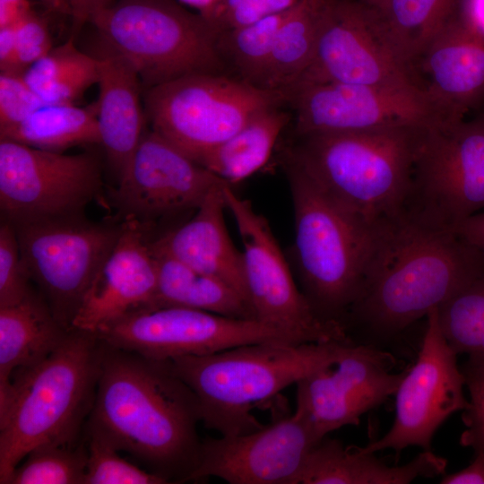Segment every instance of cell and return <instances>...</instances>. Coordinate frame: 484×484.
Returning <instances> with one entry per match:
<instances>
[{
  "mask_svg": "<svg viewBox=\"0 0 484 484\" xmlns=\"http://www.w3.org/2000/svg\"><path fill=\"white\" fill-rule=\"evenodd\" d=\"M91 23L102 48L135 69L143 91L191 74H227L216 48L218 33L176 0H119Z\"/></svg>",
  "mask_w": 484,
  "mask_h": 484,
  "instance_id": "52a82bcc",
  "label": "cell"
},
{
  "mask_svg": "<svg viewBox=\"0 0 484 484\" xmlns=\"http://www.w3.org/2000/svg\"><path fill=\"white\" fill-rule=\"evenodd\" d=\"M462 2L391 0L384 13H377L394 48L415 73L431 41L460 14Z\"/></svg>",
  "mask_w": 484,
  "mask_h": 484,
  "instance_id": "f546056e",
  "label": "cell"
},
{
  "mask_svg": "<svg viewBox=\"0 0 484 484\" xmlns=\"http://www.w3.org/2000/svg\"><path fill=\"white\" fill-rule=\"evenodd\" d=\"M97 102L44 105L22 122L0 129V139L33 148L60 151L81 144H100Z\"/></svg>",
  "mask_w": 484,
  "mask_h": 484,
  "instance_id": "f1b7e54d",
  "label": "cell"
},
{
  "mask_svg": "<svg viewBox=\"0 0 484 484\" xmlns=\"http://www.w3.org/2000/svg\"><path fill=\"white\" fill-rule=\"evenodd\" d=\"M301 0H220L205 19L219 34L289 10Z\"/></svg>",
  "mask_w": 484,
  "mask_h": 484,
  "instance_id": "74e56055",
  "label": "cell"
},
{
  "mask_svg": "<svg viewBox=\"0 0 484 484\" xmlns=\"http://www.w3.org/2000/svg\"><path fill=\"white\" fill-rule=\"evenodd\" d=\"M69 331L33 289L21 302L0 307V395L15 375L52 353Z\"/></svg>",
  "mask_w": 484,
  "mask_h": 484,
  "instance_id": "d4e9b609",
  "label": "cell"
},
{
  "mask_svg": "<svg viewBox=\"0 0 484 484\" xmlns=\"http://www.w3.org/2000/svg\"><path fill=\"white\" fill-rule=\"evenodd\" d=\"M327 82L423 89L379 14L360 0L329 1L314 58L295 83Z\"/></svg>",
  "mask_w": 484,
  "mask_h": 484,
  "instance_id": "9a60e30c",
  "label": "cell"
},
{
  "mask_svg": "<svg viewBox=\"0 0 484 484\" xmlns=\"http://www.w3.org/2000/svg\"><path fill=\"white\" fill-rule=\"evenodd\" d=\"M46 105L23 73H0V129L13 126Z\"/></svg>",
  "mask_w": 484,
  "mask_h": 484,
  "instance_id": "f35d334b",
  "label": "cell"
},
{
  "mask_svg": "<svg viewBox=\"0 0 484 484\" xmlns=\"http://www.w3.org/2000/svg\"><path fill=\"white\" fill-rule=\"evenodd\" d=\"M484 211V127L463 119L429 126L419 149L405 213L454 231Z\"/></svg>",
  "mask_w": 484,
  "mask_h": 484,
  "instance_id": "30bf717a",
  "label": "cell"
},
{
  "mask_svg": "<svg viewBox=\"0 0 484 484\" xmlns=\"http://www.w3.org/2000/svg\"><path fill=\"white\" fill-rule=\"evenodd\" d=\"M103 192L96 153L64 154L0 139V209L10 223L84 214Z\"/></svg>",
  "mask_w": 484,
  "mask_h": 484,
  "instance_id": "8fae6325",
  "label": "cell"
},
{
  "mask_svg": "<svg viewBox=\"0 0 484 484\" xmlns=\"http://www.w3.org/2000/svg\"><path fill=\"white\" fill-rule=\"evenodd\" d=\"M319 442L297 405L293 414L252 432L202 439L200 461L189 481L216 477L230 484H297Z\"/></svg>",
  "mask_w": 484,
  "mask_h": 484,
  "instance_id": "d6986e66",
  "label": "cell"
},
{
  "mask_svg": "<svg viewBox=\"0 0 484 484\" xmlns=\"http://www.w3.org/2000/svg\"><path fill=\"white\" fill-rule=\"evenodd\" d=\"M415 72L447 118L463 119L484 99V30L460 13L431 41Z\"/></svg>",
  "mask_w": 484,
  "mask_h": 484,
  "instance_id": "44dd1931",
  "label": "cell"
},
{
  "mask_svg": "<svg viewBox=\"0 0 484 484\" xmlns=\"http://www.w3.org/2000/svg\"><path fill=\"white\" fill-rule=\"evenodd\" d=\"M460 367L469 400L462 414L464 430L459 443L475 453H484V360L468 358Z\"/></svg>",
  "mask_w": 484,
  "mask_h": 484,
  "instance_id": "8d00e7d4",
  "label": "cell"
},
{
  "mask_svg": "<svg viewBox=\"0 0 484 484\" xmlns=\"http://www.w3.org/2000/svg\"><path fill=\"white\" fill-rule=\"evenodd\" d=\"M13 26L15 54L8 72L24 73L30 65L52 49V39L46 20L32 9Z\"/></svg>",
  "mask_w": 484,
  "mask_h": 484,
  "instance_id": "ab89813d",
  "label": "cell"
},
{
  "mask_svg": "<svg viewBox=\"0 0 484 484\" xmlns=\"http://www.w3.org/2000/svg\"><path fill=\"white\" fill-rule=\"evenodd\" d=\"M143 105L151 129L197 162L259 113L286 106V99L228 74L196 73L144 90Z\"/></svg>",
  "mask_w": 484,
  "mask_h": 484,
  "instance_id": "ba28073f",
  "label": "cell"
},
{
  "mask_svg": "<svg viewBox=\"0 0 484 484\" xmlns=\"http://www.w3.org/2000/svg\"><path fill=\"white\" fill-rule=\"evenodd\" d=\"M15 54L14 26L0 28V69L1 72L11 70Z\"/></svg>",
  "mask_w": 484,
  "mask_h": 484,
  "instance_id": "f6af8a7d",
  "label": "cell"
},
{
  "mask_svg": "<svg viewBox=\"0 0 484 484\" xmlns=\"http://www.w3.org/2000/svg\"><path fill=\"white\" fill-rule=\"evenodd\" d=\"M13 471L9 484H83L87 446L49 444L38 446Z\"/></svg>",
  "mask_w": 484,
  "mask_h": 484,
  "instance_id": "836d02e7",
  "label": "cell"
},
{
  "mask_svg": "<svg viewBox=\"0 0 484 484\" xmlns=\"http://www.w3.org/2000/svg\"><path fill=\"white\" fill-rule=\"evenodd\" d=\"M447 461L424 450L408 463L389 466L375 453L324 437L310 451L297 484H409L445 473Z\"/></svg>",
  "mask_w": 484,
  "mask_h": 484,
  "instance_id": "cb8c5ba5",
  "label": "cell"
},
{
  "mask_svg": "<svg viewBox=\"0 0 484 484\" xmlns=\"http://www.w3.org/2000/svg\"><path fill=\"white\" fill-rule=\"evenodd\" d=\"M105 343L153 360L203 356L258 342H299L258 320L181 307L139 310L95 333Z\"/></svg>",
  "mask_w": 484,
  "mask_h": 484,
  "instance_id": "5bb4252c",
  "label": "cell"
},
{
  "mask_svg": "<svg viewBox=\"0 0 484 484\" xmlns=\"http://www.w3.org/2000/svg\"><path fill=\"white\" fill-rule=\"evenodd\" d=\"M73 32L77 33L84 24L102 10L115 3L114 0H69Z\"/></svg>",
  "mask_w": 484,
  "mask_h": 484,
  "instance_id": "60d3db41",
  "label": "cell"
},
{
  "mask_svg": "<svg viewBox=\"0 0 484 484\" xmlns=\"http://www.w3.org/2000/svg\"><path fill=\"white\" fill-rule=\"evenodd\" d=\"M329 1L301 0L290 9L276 34L260 88L282 91L303 75L314 58Z\"/></svg>",
  "mask_w": 484,
  "mask_h": 484,
  "instance_id": "83f0119b",
  "label": "cell"
},
{
  "mask_svg": "<svg viewBox=\"0 0 484 484\" xmlns=\"http://www.w3.org/2000/svg\"><path fill=\"white\" fill-rule=\"evenodd\" d=\"M291 192L301 291L324 321L343 325L366 289L377 229L351 215L297 164L281 157Z\"/></svg>",
  "mask_w": 484,
  "mask_h": 484,
  "instance_id": "8992f818",
  "label": "cell"
},
{
  "mask_svg": "<svg viewBox=\"0 0 484 484\" xmlns=\"http://www.w3.org/2000/svg\"><path fill=\"white\" fill-rule=\"evenodd\" d=\"M351 341L258 342L161 361L195 393L204 427L234 436L263 428L254 407L333 366Z\"/></svg>",
  "mask_w": 484,
  "mask_h": 484,
  "instance_id": "5b68a950",
  "label": "cell"
},
{
  "mask_svg": "<svg viewBox=\"0 0 484 484\" xmlns=\"http://www.w3.org/2000/svg\"><path fill=\"white\" fill-rule=\"evenodd\" d=\"M282 92L293 135L391 126H432L448 119L420 88L298 82Z\"/></svg>",
  "mask_w": 484,
  "mask_h": 484,
  "instance_id": "4fadbf2b",
  "label": "cell"
},
{
  "mask_svg": "<svg viewBox=\"0 0 484 484\" xmlns=\"http://www.w3.org/2000/svg\"><path fill=\"white\" fill-rule=\"evenodd\" d=\"M23 76L45 104H73L99 80V60L82 52L73 39L30 65Z\"/></svg>",
  "mask_w": 484,
  "mask_h": 484,
  "instance_id": "4dcf8cb0",
  "label": "cell"
},
{
  "mask_svg": "<svg viewBox=\"0 0 484 484\" xmlns=\"http://www.w3.org/2000/svg\"><path fill=\"white\" fill-rule=\"evenodd\" d=\"M97 119L107 160L117 181L136 151L148 122L141 101L143 91L132 65L121 56L101 48Z\"/></svg>",
  "mask_w": 484,
  "mask_h": 484,
  "instance_id": "603a6c76",
  "label": "cell"
},
{
  "mask_svg": "<svg viewBox=\"0 0 484 484\" xmlns=\"http://www.w3.org/2000/svg\"><path fill=\"white\" fill-rule=\"evenodd\" d=\"M223 195L242 239L246 290L256 319L302 343L351 341L342 324L315 314L292 277L268 220L233 186H224Z\"/></svg>",
  "mask_w": 484,
  "mask_h": 484,
  "instance_id": "7c38bea8",
  "label": "cell"
},
{
  "mask_svg": "<svg viewBox=\"0 0 484 484\" xmlns=\"http://www.w3.org/2000/svg\"><path fill=\"white\" fill-rule=\"evenodd\" d=\"M22 264L13 226L2 220L0 226V307L21 302L32 290Z\"/></svg>",
  "mask_w": 484,
  "mask_h": 484,
  "instance_id": "d590c367",
  "label": "cell"
},
{
  "mask_svg": "<svg viewBox=\"0 0 484 484\" xmlns=\"http://www.w3.org/2000/svg\"><path fill=\"white\" fill-rule=\"evenodd\" d=\"M438 321L457 355L484 360V272L438 307Z\"/></svg>",
  "mask_w": 484,
  "mask_h": 484,
  "instance_id": "d6a6232c",
  "label": "cell"
},
{
  "mask_svg": "<svg viewBox=\"0 0 484 484\" xmlns=\"http://www.w3.org/2000/svg\"><path fill=\"white\" fill-rule=\"evenodd\" d=\"M22 264L56 320L67 330L98 271L115 246L120 222H94L84 214L11 223Z\"/></svg>",
  "mask_w": 484,
  "mask_h": 484,
  "instance_id": "9c48e42d",
  "label": "cell"
},
{
  "mask_svg": "<svg viewBox=\"0 0 484 484\" xmlns=\"http://www.w3.org/2000/svg\"><path fill=\"white\" fill-rule=\"evenodd\" d=\"M429 126H391L294 136L284 157L334 202L377 229L405 213L415 160Z\"/></svg>",
  "mask_w": 484,
  "mask_h": 484,
  "instance_id": "3957f363",
  "label": "cell"
},
{
  "mask_svg": "<svg viewBox=\"0 0 484 484\" xmlns=\"http://www.w3.org/2000/svg\"><path fill=\"white\" fill-rule=\"evenodd\" d=\"M150 243L158 276L155 308L181 307L231 318L257 320L252 306L233 288L193 270Z\"/></svg>",
  "mask_w": 484,
  "mask_h": 484,
  "instance_id": "484cf974",
  "label": "cell"
},
{
  "mask_svg": "<svg viewBox=\"0 0 484 484\" xmlns=\"http://www.w3.org/2000/svg\"><path fill=\"white\" fill-rule=\"evenodd\" d=\"M225 184L147 129L117 186L108 195L122 221L135 220L147 228L159 220L195 212L213 188Z\"/></svg>",
  "mask_w": 484,
  "mask_h": 484,
  "instance_id": "e0dca14e",
  "label": "cell"
},
{
  "mask_svg": "<svg viewBox=\"0 0 484 484\" xmlns=\"http://www.w3.org/2000/svg\"><path fill=\"white\" fill-rule=\"evenodd\" d=\"M146 228L123 220L121 234L88 288L72 327L95 333L118 319L155 308L157 265Z\"/></svg>",
  "mask_w": 484,
  "mask_h": 484,
  "instance_id": "ffe728a7",
  "label": "cell"
},
{
  "mask_svg": "<svg viewBox=\"0 0 484 484\" xmlns=\"http://www.w3.org/2000/svg\"><path fill=\"white\" fill-rule=\"evenodd\" d=\"M427 324L414 364L406 369L395 395V416L385 435L365 446L364 452L393 449L397 454L410 446L431 450L438 428L468 405L465 381L457 354L447 342L438 321V307Z\"/></svg>",
  "mask_w": 484,
  "mask_h": 484,
  "instance_id": "2e32d148",
  "label": "cell"
},
{
  "mask_svg": "<svg viewBox=\"0 0 484 484\" xmlns=\"http://www.w3.org/2000/svg\"><path fill=\"white\" fill-rule=\"evenodd\" d=\"M284 107L259 113L197 163L231 186L249 177L267 163L281 134L290 123L291 113Z\"/></svg>",
  "mask_w": 484,
  "mask_h": 484,
  "instance_id": "4316f807",
  "label": "cell"
},
{
  "mask_svg": "<svg viewBox=\"0 0 484 484\" xmlns=\"http://www.w3.org/2000/svg\"><path fill=\"white\" fill-rule=\"evenodd\" d=\"M200 421L195 393L163 361L105 343L87 430L169 483L186 482L200 461Z\"/></svg>",
  "mask_w": 484,
  "mask_h": 484,
  "instance_id": "6da1fadb",
  "label": "cell"
},
{
  "mask_svg": "<svg viewBox=\"0 0 484 484\" xmlns=\"http://www.w3.org/2000/svg\"><path fill=\"white\" fill-rule=\"evenodd\" d=\"M226 185L213 188L189 220L151 243L193 270L225 282L250 304L243 252L232 243L224 222Z\"/></svg>",
  "mask_w": 484,
  "mask_h": 484,
  "instance_id": "7402d4cb",
  "label": "cell"
},
{
  "mask_svg": "<svg viewBox=\"0 0 484 484\" xmlns=\"http://www.w3.org/2000/svg\"><path fill=\"white\" fill-rule=\"evenodd\" d=\"M484 272V253L454 231L406 213L377 229L366 289L343 325L387 339L408 329Z\"/></svg>",
  "mask_w": 484,
  "mask_h": 484,
  "instance_id": "7a4b0ae2",
  "label": "cell"
},
{
  "mask_svg": "<svg viewBox=\"0 0 484 484\" xmlns=\"http://www.w3.org/2000/svg\"><path fill=\"white\" fill-rule=\"evenodd\" d=\"M290 9L218 34L216 48L228 75L259 87L276 34Z\"/></svg>",
  "mask_w": 484,
  "mask_h": 484,
  "instance_id": "1f68e13d",
  "label": "cell"
},
{
  "mask_svg": "<svg viewBox=\"0 0 484 484\" xmlns=\"http://www.w3.org/2000/svg\"><path fill=\"white\" fill-rule=\"evenodd\" d=\"M395 358L371 344H348L337 362L298 381L297 405L321 441L394 395L406 370L392 373Z\"/></svg>",
  "mask_w": 484,
  "mask_h": 484,
  "instance_id": "ac0fdd59",
  "label": "cell"
},
{
  "mask_svg": "<svg viewBox=\"0 0 484 484\" xmlns=\"http://www.w3.org/2000/svg\"><path fill=\"white\" fill-rule=\"evenodd\" d=\"M83 484H164L163 478L121 457L114 445L88 430Z\"/></svg>",
  "mask_w": 484,
  "mask_h": 484,
  "instance_id": "e575fe53",
  "label": "cell"
},
{
  "mask_svg": "<svg viewBox=\"0 0 484 484\" xmlns=\"http://www.w3.org/2000/svg\"><path fill=\"white\" fill-rule=\"evenodd\" d=\"M484 127V118L478 121Z\"/></svg>",
  "mask_w": 484,
  "mask_h": 484,
  "instance_id": "c3c4849f",
  "label": "cell"
},
{
  "mask_svg": "<svg viewBox=\"0 0 484 484\" xmlns=\"http://www.w3.org/2000/svg\"><path fill=\"white\" fill-rule=\"evenodd\" d=\"M30 10L28 0H0V28L16 23Z\"/></svg>",
  "mask_w": 484,
  "mask_h": 484,
  "instance_id": "ee69618b",
  "label": "cell"
},
{
  "mask_svg": "<svg viewBox=\"0 0 484 484\" xmlns=\"http://www.w3.org/2000/svg\"><path fill=\"white\" fill-rule=\"evenodd\" d=\"M180 4L192 7L206 19L220 0H177Z\"/></svg>",
  "mask_w": 484,
  "mask_h": 484,
  "instance_id": "bcb514c9",
  "label": "cell"
},
{
  "mask_svg": "<svg viewBox=\"0 0 484 484\" xmlns=\"http://www.w3.org/2000/svg\"><path fill=\"white\" fill-rule=\"evenodd\" d=\"M441 484H484V453H475L473 461L465 468L444 474Z\"/></svg>",
  "mask_w": 484,
  "mask_h": 484,
  "instance_id": "b9f144b4",
  "label": "cell"
},
{
  "mask_svg": "<svg viewBox=\"0 0 484 484\" xmlns=\"http://www.w3.org/2000/svg\"><path fill=\"white\" fill-rule=\"evenodd\" d=\"M50 12L61 15H71L69 0H39Z\"/></svg>",
  "mask_w": 484,
  "mask_h": 484,
  "instance_id": "7dc6e473",
  "label": "cell"
},
{
  "mask_svg": "<svg viewBox=\"0 0 484 484\" xmlns=\"http://www.w3.org/2000/svg\"><path fill=\"white\" fill-rule=\"evenodd\" d=\"M454 232L484 253V211L463 220Z\"/></svg>",
  "mask_w": 484,
  "mask_h": 484,
  "instance_id": "7bdbcfd3",
  "label": "cell"
},
{
  "mask_svg": "<svg viewBox=\"0 0 484 484\" xmlns=\"http://www.w3.org/2000/svg\"><path fill=\"white\" fill-rule=\"evenodd\" d=\"M105 343L72 329L47 358L15 375L0 395V483L34 448L77 444L96 393Z\"/></svg>",
  "mask_w": 484,
  "mask_h": 484,
  "instance_id": "277c9868",
  "label": "cell"
}]
</instances>
